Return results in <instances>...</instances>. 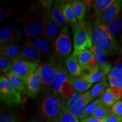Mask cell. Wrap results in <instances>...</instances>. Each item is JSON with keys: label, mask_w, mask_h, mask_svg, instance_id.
I'll list each match as a JSON object with an SVG mask.
<instances>
[{"label": "cell", "mask_w": 122, "mask_h": 122, "mask_svg": "<svg viewBox=\"0 0 122 122\" xmlns=\"http://www.w3.org/2000/svg\"><path fill=\"white\" fill-rule=\"evenodd\" d=\"M92 39L93 45L103 50L108 56L121 52L119 46L109 33L106 25L100 19H96L94 22Z\"/></svg>", "instance_id": "obj_1"}, {"label": "cell", "mask_w": 122, "mask_h": 122, "mask_svg": "<svg viewBox=\"0 0 122 122\" xmlns=\"http://www.w3.org/2000/svg\"><path fill=\"white\" fill-rule=\"evenodd\" d=\"M47 12L36 7H32L26 12L23 19V28L27 36L36 37L42 34Z\"/></svg>", "instance_id": "obj_2"}, {"label": "cell", "mask_w": 122, "mask_h": 122, "mask_svg": "<svg viewBox=\"0 0 122 122\" xmlns=\"http://www.w3.org/2000/svg\"><path fill=\"white\" fill-rule=\"evenodd\" d=\"M74 34V48L72 54L76 56L84 50H88L92 46L93 27L89 23L83 22L82 23L71 24Z\"/></svg>", "instance_id": "obj_3"}, {"label": "cell", "mask_w": 122, "mask_h": 122, "mask_svg": "<svg viewBox=\"0 0 122 122\" xmlns=\"http://www.w3.org/2000/svg\"><path fill=\"white\" fill-rule=\"evenodd\" d=\"M64 103L54 94L47 96L42 101L40 109L42 115L49 122H55L60 114Z\"/></svg>", "instance_id": "obj_4"}, {"label": "cell", "mask_w": 122, "mask_h": 122, "mask_svg": "<svg viewBox=\"0 0 122 122\" xmlns=\"http://www.w3.org/2000/svg\"><path fill=\"white\" fill-rule=\"evenodd\" d=\"M93 99L90 91L85 93L75 92L66 102V106L73 114L81 120L84 111Z\"/></svg>", "instance_id": "obj_5"}, {"label": "cell", "mask_w": 122, "mask_h": 122, "mask_svg": "<svg viewBox=\"0 0 122 122\" xmlns=\"http://www.w3.org/2000/svg\"><path fill=\"white\" fill-rule=\"evenodd\" d=\"M0 97L1 101L10 105L22 103L20 94L4 76L0 77Z\"/></svg>", "instance_id": "obj_6"}, {"label": "cell", "mask_w": 122, "mask_h": 122, "mask_svg": "<svg viewBox=\"0 0 122 122\" xmlns=\"http://www.w3.org/2000/svg\"><path fill=\"white\" fill-rule=\"evenodd\" d=\"M55 50L62 58H67L72 52V42L68 25L63 27L55 41Z\"/></svg>", "instance_id": "obj_7"}, {"label": "cell", "mask_w": 122, "mask_h": 122, "mask_svg": "<svg viewBox=\"0 0 122 122\" xmlns=\"http://www.w3.org/2000/svg\"><path fill=\"white\" fill-rule=\"evenodd\" d=\"M39 67V63L25 61H15L9 72H13L18 76L26 83L30 76L37 70Z\"/></svg>", "instance_id": "obj_8"}, {"label": "cell", "mask_w": 122, "mask_h": 122, "mask_svg": "<svg viewBox=\"0 0 122 122\" xmlns=\"http://www.w3.org/2000/svg\"><path fill=\"white\" fill-rule=\"evenodd\" d=\"M68 74L65 67L58 65L56 77L52 84L53 94L58 97L62 96L65 87L69 84L70 75Z\"/></svg>", "instance_id": "obj_9"}, {"label": "cell", "mask_w": 122, "mask_h": 122, "mask_svg": "<svg viewBox=\"0 0 122 122\" xmlns=\"http://www.w3.org/2000/svg\"><path fill=\"white\" fill-rule=\"evenodd\" d=\"M60 27V25L51 18L50 15V11H48L46 14L45 26L41 34L42 38L46 40L49 43H53L56 37H57L59 34Z\"/></svg>", "instance_id": "obj_10"}, {"label": "cell", "mask_w": 122, "mask_h": 122, "mask_svg": "<svg viewBox=\"0 0 122 122\" xmlns=\"http://www.w3.org/2000/svg\"><path fill=\"white\" fill-rule=\"evenodd\" d=\"M58 66V65H56L53 62L45 63L39 66V69L42 82L45 86L52 85L57 72Z\"/></svg>", "instance_id": "obj_11"}, {"label": "cell", "mask_w": 122, "mask_h": 122, "mask_svg": "<svg viewBox=\"0 0 122 122\" xmlns=\"http://www.w3.org/2000/svg\"><path fill=\"white\" fill-rule=\"evenodd\" d=\"M42 84L41 77L39 68L30 76L27 80L25 86L27 95L30 98L36 97L40 91Z\"/></svg>", "instance_id": "obj_12"}, {"label": "cell", "mask_w": 122, "mask_h": 122, "mask_svg": "<svg viewBox=\"0 0 122 122\" xmlns=\"http://www.w3.org/2000/svg\"><path fill=\"white\" fill-rule=\"evenodd\" d=\"M42 54L32 46L25 44L19 56L14 61H25L32 63H39L42 58Z\"/></svg>", "instance_id": "obj_13"}, {"label": "cell", "mask_w": 122, "mask_h": 122, "mask_svg": "<svg viewBox=\"0 0 122 122\" xmlns=\"http://www.w3.org/2000/svg\"><path fill=\"white\" fill-rule=\"evenodd\" d=\"M21 39V32L19 30L9 26H5L0 30V45L13 44Z\"/></svg>", "instance_id": "obj_14"}, {"label": "cell", "mask_w": 122, "mask_h": 122, "mask_svg": "<svg viewBox=\"0 0 122 122\" xmlns=\"http://www.w3.org/2000/svg\"><path fill=\"white\" fill-rule=\"evenodd\" d=\"M84 80L91 84L98 83L105 77V75L101 70L99 64H97L93 67L82 71L80 75Z\"/></svg>", "instance_id": "obj_15"}, {"label": "cell", "mask_w": 122, "mask_h": 122, "mask_svg": "<svg viewBox=\"0 0 122 122\" xmlns=\"http://www.w3.org/2000/svg\"><path fill=\"white\" fill-rule=\"evenodd\" d=\"M90 50L92 51L93 53L96 56L97 59L98 64L100 66L101 70L106 75L109 74L110 72L111 66L107 59V54L103 50L97 48L96 46L93 45Z\"/></svg>", "instance_id": "obj_16"}, {"label": "cell", "mask_w": 122, "mask_h": 122, "mask_svg": "<svg viewBox=\"0 0 122 122\" xmlns=\"http://www.w3.org/2000/svg\"><path fill=\"white\" fill-rule=\"evenodd\" d=\"M122 10V0H115L105 11L100 19L106 25L118 15Z\"/></svg>", "instance_id": "obj_17"}, {"label": "cell", "mask_w": 122, "mask_h": 122, "mask_svg": "<svg viewBox=\"0 0 122 122\" xmlns=\"http://www.w3.org/2000/svg\"><path fill=\"white\" fill-rule=\"evenodd\" d=\"M63 1H56L53 4L50 11L51 17L60 26H66L70 24L68 21L64 16L62 10V5Z\"/></svg>", "instance_id": "obj_18"}, {"label": "cell", "mask_w": 122, "mask_h": 122, "mask_svg": "<svg viewBox=\"0 0 122 122\" xmlns=\"http://www.w3.org/2000/svg\"><path fill=\"white\" fill-rule=\"evenodd\" d=\"M122 96V89L109 87L103 94L102 99L103 103L107 106H112L118 101Z\"/></svg>", "instance_id": "obj_19"}, {"label": "cell", "mask_w": 122, "mask_h": 122, "mask_svg": "<svg viewBox=\"0 0 122 122\" xmlns=\"http://www.w3.org/2000/svg\"><path fill=\"white\" fill-rule=\"evenodd\" d=\"M25 44L32 46L38 51L41 53L42 55L47 54L50 49L49 43L44 38L38 36L28 37L27 39Z\"/></svg>", "instance_id": "obj_20"}, {"label": "cell", "mask_w": 122, "mask_h": 122, "mask_svg": "<svg viewBox=\"0 0 122 122\" xmlns=\"http://www.w3.org/2000/svg\"><path fill=\"white\" fill-rule=\"evenodd\" d=\"M66 65L70 75L77 77L82 74V68L79 64L76 56L72 54L65 59Z\"/></svg>", "instance_id": "obj_21"}, {"label": "cell", "mask_w": 122, "mask_h": 122, "mask_svg": "<svg viewBox=\"0 0 122 122\" xmlns=\"http://www.w3.org/2000/svg\"><path fill=\"white\" fill-rule=\"evenodd\" d=\"M21 51L19 46L14 44H6L1 46L0 48V54L1 56L9 58L15 59L16 58Z\"/></svg>", "instance_id": "obj_22"}, {"label": "cell", "mask_w": 122, "mask_h": 122, "mask_svg": "<svg viewBox=\"0 0 122 122\" xmlns=\"http://www.w3.org/2000/svg\"><path fill=\"white\" fill-rule=\"evenodd\" d=\"M68 83L79 92H84L89 89L92 86V84L88 83L84 80L81 76L74 77L70 75Z\"/></svg>", "instance_id": "obj_23"}, {"label": "cell", "mask_w": 122, "mask_h": 122, "mask_svg": "<svg viewBox=\"0 0 122 122\" xmlns=\"http://www.w3.org/2000/svg\"><path fill=\"white\" fill-rule=\"evenodd\" d=\"M5 77L18 92L22 94L27 93L25 83L22 79L11 72L5 74Z\"/></svg>", "instance_id": "obj_24"}, {"label": "cell", "mask_w": 122, "mask_h": 122, "mask_svg": "<svg viewBox=\"0 0 122 122\" xmlns=\"http://www.w3.org/2000/svg\"><path fill=\"white\" fill-rule=\"evenodd\" d=\"M114 1V0H96L92 2L96 19H101L105 11Z\"/></svg>", "instance_id": "obj_25"}, {"label": "cell", "mask_w": 122, "mask_h": 122, "mask_svg": "<svg viewBox=\"0 0 122 122\" xmlns=\"http://www.w3.org/2000/svg\"><path fill=\"white\" fill-rule=\"evenodd\" d=\"M107 28L112 37L118 34L122 27V11L114 18L111 22L106 24Z\"/></svg>", "instance_id": "obj_26"}, {"label": "cell", "mask_w": 122, "mask_h": 122, "mask_svg": "<svg viewBox=\"0 0 122 122\" xmlns=\"http://www.w3.org/2000/svg\"><path fill=\"white\" fill-rule=\"evenodd\" d=\"M62 10L65 17L66 18L71 25L79 23L75 15L72 3L70 2H66L65 1H63L62 5Z\"/></svg>", "instance_id": "obj_27"}, {"label": "cell", "mask_w": 122, "mask_h": 122, "mask_svg": "<svg viewBox=\"0 0 122 122\" xmlns=\"http://www.w3.org/2000/svg\"><path fill=\"white\" fill-rule=\"evenodd\" d=\"M72 5L76 19L79 23H82L84 21L85 13H86V5L85 3L80 1H73Z\"/></svg>", "instance_id": "obj_28"}, {"label": "cell", "mask_w": 122, "mask_h": 122, "mask_svg": "<svg viewBox=\"0 0 122 122\" xmlns=\"http://www.w3.org/2000/svg\"><path fill=\"white\" fill-rule=\"evenodd\" d=\"M55 122H79L78 118L63 105L59 115Z\"/></svg>", "instance_id": "obj_29"}, {"label": "cell", "mask_w": 122, "mask_h": 122, "mask_svg": "<svg viewBox=\"0 0 122 122\" xmlns=\"http://www.w3.org/2000/svg\"><path fill=\"white\" fill-rule=\"evenodd\" d=\"M94 54L91 50H85L81 51L76 55L77 60L80 64L82 70H86L88 68L89 63L92 57L93 56Z\"/></svg>", "instance_id": "obj_30"}, {"label": "cell", "mask_w": 122, "mask_h": 122, "mask_svg": "<svg viewBox=\"0 0 122 122\" xmlns=\"http://www.w3.org/2000/svg\"><path fill=\"white\" fill-rule=\"evenodd\" d=\"M107 86L108 83L105 77L100 82L96 84L93 86L92 89L90 91L91 95L93 99L95 98L96 97H98V96L103 95V94L107 89Z\"/></svg>", "instance_id": "obj_31"}, {"label": "cell", "mask_w": 122, "mask_h": 122, "mask_svg": "<svg viewBox=\"0 0 122 122\" xmlns=\"http://www.w3.org/2000/svg\"><path fill=\"white\" fill-rule=\"evenodd\" d=\"M111 110L109 107L105 105L103 102L96 108L91 116L96 118L104 119L111 114Z\"/></svg>", "instance_id": "obj_32"}, {"label": "cell", "mask_w": 122, "mask_h": 122, "mask_svg": "<svg viewBox=\"0 0 122 122\" xmlns=\"http://www.w3.org/2000/svg\"><path fill=\"white\" fill-rule=\"evenodd\" d=\"M103 102L102 99V98H99L97 99V100L94 101V102L90 103L86 107L84 111L83 116H82V118L81 119V120L84 119L88 118V117H91L92 114L93 113V112L95 110L96 108L100 105L101 103Z\"/></svg>", "instance_id": "obj_33"}, {"label": "cell", "mask_w": 122, "mask_h": 122, "mask_svg": "<svg viewBox=\"0 0 122 122\" xmlns=\"http://www.w3.org/2000/svg\"><path fill=\"white\" fill-rule=\"evenodd\" d=\"M14 61L13 59L1 56L0 57V70L1 72L6 74L11 69Z\"/></svg>", "instance_id": "obj_34"}, {"label": "cell", "mask_w": 122, "mask_h": 122, "mask_svg": "<svg viewBox=\"0 0 122 122\" xmlns=\"http://www.w3.org/2000/svg\"><path fill=\"white\" fill-rule=\"evenodd\" d=\"M0 122H16V117L11 111H2L0 114Z\"/></svg>", "instance_id": "obj_35"}, {"label": "cell", "mask_w": 122, "mask_h": 122, "mask_svg": "<svg viewBox=\"0 0 122 122\" xmlns=\"http://www.w3.org/2000/svg\"><path fill=\"white\" fill-rule=\"evenodd\" d=\"M15 10L14 9L6 8L5 7H0V21L4 20L14 14Z\"/></svg>", "instance_id": "obj_36"}, {"label": "cell", "mask_w": 122, "mask_h": 122, "mask_svg": "<svg viewBox=\"0 0 122 122\" xmlns=\"http://www.w3.org/2000/svg\"><path fill=\"white\" fill-rule=\"evenodd\" d=\"M111 112L118 117H122V101H118L112 105L111 107Z\"/></svg>", "instance_id": "obj_37"}, {"label": "cell", "mask_w": 122, "mask_h": 122, "mask_svg": "<svg viewBox=\"0 0 122 122\" xmlns=\"http://www.w3.org/2000/svg\"><path fill=\"white\" fill-rule=\"evenodd\" d=\"M107 78L110 87L122 89V81L119 80L118 79L110 76L109 75H107Z\"/></svg>", "instance_id": "obj_38"}, {"label": "cell", "mask_w": 122, "mask_h": 122, "mask_svg": "<svg viewBox=\"0 0 122 122\" xmlns=\"http://www.w3.org/2000/svg\"><path fill=\"white\" fill-rule=\"evenodd\" d=\"M108 75L118 79L119 80L122 81V71L121 70L114 67L111 70L110 72Z\"/></svg>", "instance_id": "obj_39"}, {"label": "cell", "mask_w": 122, "mask_h": 122, "mask_svg": "<svg viewBox=\"0 0 122 122\" xmlns=\"http://www.w3.org/2000/svg\"><path fill=\"white\" fill-rule=\"evenodd\" d=\"M121 119L122 117H118L115 114L111 113L106 118H104L103 122H120Z\"/></svg>", "instance_id": "obj_40"}, {"label": "cell", "mask_w": 122, "mask_h": 122, "mask_svg": "<svg viewBox=\"0 0 122 122\" xmlns=\"http://www.w3.org/2000/svg\"><path fill=\"white\" fill-rule=\"evenodd\" d=\"M104 119H98L93 117H89L81 120L80 122H103Z\"/></svg>", "instance_id": "obj_41"}, {"label": "cell", "mask_w": 122, "mask_h": 122, "mask_svg": "<svg viewBox=\"0 0 122 122\" xmlns=\"http://www.w3.org/2000/svg\"><path fill=\"white\" fill-rule=\"evenodd\" d=\"M114 65L115 68L121 70L122 71V57L118 58V59L115 61Z\"/></svg>", "instance_id": "obj_42"}, {"label": "cell", "mask_w": 122, "mask_h": 122, "mask_svg": "<svg viewBox=\"0 0 122 122\" xmlns=\"http://www.w3.org/2000/svg\"><path fill=\"white\" fill-rule=\"evenodd\" d=\"M29 122H44L42 121L40 119L34 118V119H32Z\"/></svg>", "instance_id": "obj_43"}, {"label": "cell", "mask_w": 122, "mask_h": 122, "mask_svg": "<svg viewBox=\"0 0 122 122\" xmlns=\"http://www.w3.org/2000/svg\"><path fill=\"white\" fill-rule=\"evenodd\" d=\"M121 41V44H122V39H121V41ZM121 53H122V48L121 49Z\"/></svg>", "instance_id": "obj_44"}, {"label": "cell", "mask_w": 122, "mask_h": 122, "mask_svg": "<svg viewBox=\"0 0 122 122\" xmlns=\"http://www.w3.org/2000/svg\"><path fill=\"white\" fill-rule=\"evenodd\" d=\"M120 122H122V119H121V120H120Z\"/></svg>", "instance_id": "obj_45"}]
</instances>
